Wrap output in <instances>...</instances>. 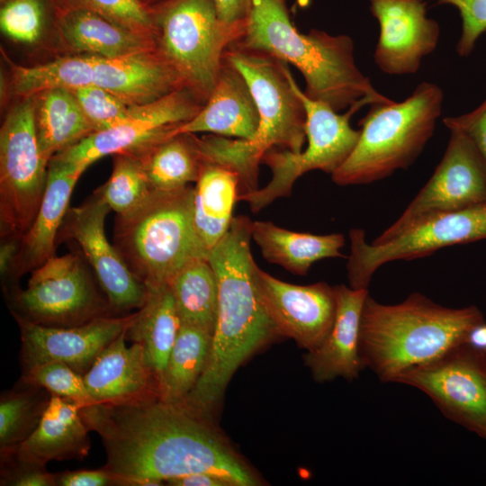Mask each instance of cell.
I'll use <instances>...</instances> for the list:
<instances>
[{
	"label": "cell",
	"instance_id": "obj_3",
	"mask_svg": "<svg viewBox=\"0 0 486 486\" xmlns=\"http://www.w3.org/2000/svg\"><path fill=\"white\" fill-rule=\"evenodd\" d=\"M234 42L294 66L305 80L303 93L336 112L366 98L377 103L391 100L377 92L356 66L349 36L316 29L300 32L285 0H252L244 32Z\"/></svg>",
	"mask_w": 486,
	"mask_h": 486
},
{
	"label": "cell",
	"instance_id": "obj_21",
	"mask_svg": "<svg viewBox=\"0 0 486 486\" xmlns=\"http://www.w3.org/2000/svg\"><path fill=\"white\" fill-rule=\"evenodd\" d=\"M93 85L128 106H140L184 87L158 49L117 58L94 56Z\"/></svg>",
	"mask_w": 486,
	"mask_h": 486
},
{
	"label": "cell",
	"instance_id": "obj_13",
	"mask_svg": "<svg viewBox=\"0 0 486 486\" xmlns=\"http://www.w3.org/2000/svg\"><path fill=\"white\" fill-rule=\"evenodd\" d=\"M203 104L191 90L180 88L153 103L131 107L130 115L118 124L92 132L52 158L87 168L108 155L141 153L175 135L176 128L195 116Z\"/></svg>",
	"mask_w": 486,
	"mask_h": 486
},
{
	"label": "cell",
	"instance_id": "obj_38",
	"mask_svg": "<svg viewBox=\"0 0 486 486\" xmlns=\"http://www.w3.org/2000/svg\"><path fill=\"white\" fill-rule=\"evenodd\" d=\"M70 91L94 131L111 128L126 119L130 113V106L122 103L110 92L94 85Z\"/></svg>",
	"mask_w": 486,
	"mask_h": 486
},
{
	"label": "cell",
	"instance_id": "obj_9",
	"mask_svg": "<svg viewBox=\"0 0 486 486\" xmlns=\"http://www.w3.org/2000/svg\"><path fill=\"white\" fill-rule=\"evenodd\" d=\"M157 29L158 51L184 87L205 104L225 50L244 30L222 22L213 0H170L159 14Z\"/></svg>",
	"mask_w": 486,
	"mask_h": 486
},
{
	"label": "cell",
	"instance_id": "obj_44",
	"mask_svg": "<svg viewBox=\"0 0 486 486\" xmlns=\"http://www.w3.org/2000/svg\"><path fill=\"white\" fill-rule=\"evenodd\" d=\"M60 486H108L123 485L121 479L107 468L99 470L67 471L56 474Z\"/></svg>",
	"mask_w": 486,
	"mask_h": 486
},
{
	"label": "cell",
	"instance_id": "obj_26",
	"mask_svg": "<svg viewBox=\"0 0 486 486\" xmlns=\"http://www.w3.org/2000/svg\"><path fill=\"white\" fill-rule=\"evenodd\" d=\"M194 186V223L204 247L210 250L226 234L239 196V176L230 167L204 161Z\"/></svg>",
	"mask_w": 486,
	"mask_h": 486
},
{
	"label": "cell",
	"instance_id": "obj_33",
	"mask_svg": "<svg viewBox=\"0 0 486 486\" xmlns=\"http://www.w3.org/2000/svg\"><path fill=\"white\" fill-rule=\"evenodd\" d=\"M181 324L213 334L218 313V283L208 258H196L167 284Z\"/></svg>",
	"mask_w": 486,
	"mask_h": 486
},
{
	"label": "cell",
	"instance_id": "obj_32",
	"mask_svg": "<svg viewBox=\"0 0 486 486\" xmlns=\"http://www.w3.org/2000/svg\"><path fill=\"white\" fill-rule=\"evenodd\" d=\"M213 334L197 327L181 324L158 382V398L183 402L196 385L207 364Z\"/></svg>",
	"mask_w": 486,
	"mask_h": 486
},
{
	"label": "cell",
	"instance_id": "obj_48",
	"mask_svg": "<svg viewBox=\"0 0 486 486\" xmlns=\"http://www.w3.org/2000/svg\"><path fill=\"white\" fill-rule=\"evenodd\" d=\"M466 343L486 355V321L475 326L471 330Z\"/></svg>",
	"mask_w": 486,
	"mask_h": 486
},
{
	"label": "cell",
	"instance_id": "obj_10",
	"mask_svg": "<svg viewBox=\"0 0 486 486\" xmlns=\"http://www.w3.org/2000/svg\"><path fill=\"white\" fill-rule=\"evenodd\" d=\"M33 97L10 110L0 131L1 233L17 240L34 220L48 178L50 161L39 146Z\"/></svg>",
	"mask_w": 486,
	"mask_h": 486
},
{
	"label": "cell",
	"instance_id": "obj_12",
	"mask_svg": "<svg viewBox=\"0 0 486 486\" xmlns=\"http://www.w3.org/2000/svg\"><path fill=\"white\" fill-rule=\"evenodd\" d=\"M32 272L26 289L15 296L19 313L14 316L70 327L106 315L110 305L98 294L77 255L52 256Z\"/></svg>",
	"mask_w": 486,
	"mask_h": 486
},
{
	"label": "cell",
	"instance_id": "obj_45",
	"mask_svg": "<svg viewBox=\"0 0 486 486\" xmlns=\"http://www.w3.org/2000/svg\"><path fill=\"white\" fill-rule=\"evenodd\" d=\"M219 18L229 26L245 30L252 0H213Z\"/></svg>",
	"mask_w": 486,
	"mask_h": 486
},
{
	"label": "cell",
	"instance_id": "obj_34",
	"mask_svg": "<svg viewBox=\"0 0 486 486\" xmlns=\"http://www.w3.org/2000/svg\"><path fill=\"white\" fill-rule=\"evenodd\" d=\"M94 56L65 57L34 67H15L14 92L23 97L35 96L48 90H73L93 85Z\"/></svg>",
	"mask_w": 486,
	"mask_h": 486
},
{
	"label": "cell",
	"instance_id": "obj_11",
	"mask_svg": "<svg viewBox=\"0 0 486 486\" xmlns=\"http://www.w3.org/2000/svg\"><path fill=\"white\" fill-rule=\"evenodd\" d=\"M349 286L367 289L386 263L425 257L446 247L486 239V203L427 218L381 244L367 243L361 229L349 230Z\"/></svg>",
	"mask_w": 486,
	"mask_h": 486
},
{
	"label": "cell",
	"instance_id": "obj_28",
	"mask_svg": "<svg viewBox=\"0 0 486 486\" xmlns=\"http://www.w3.org/2000/svg\"><path fill=\"white\" fill-rule=\"evenodd\" d=\"M144 304L127 330V338L142 346L146 362L158 383L181 326L169 285L148 287Z\"/></svg>",
	"mask_w": 486,
	"mask_h": 486
},
{
	"label": "cell",
	"instance_id": "obj_4",
	"mask_svg": "<svg viewBox=\"0 0 486 486\" xmlns=\"http://www.w3.org/2000/svg\"><path fill=\"white\" fill-rule=\"evenodd\" d=\"M484 321L474 305L447 308L418 292L387 305L368 294L360 320V357L382 382H395L466 343L471 330Z\"/></svg>",
	"mask_w": 486,
	"mask_h": 486
},
{
	"label": "cell",
	"instance_id": "obj_43",
	"mask_svg": "<svg viewBox=\"0 0 486 486\" xmlns=\"http://www.w3.org/2000/svg\"><path fill=\"white\" fill-rule=\"evenodd\" d=\"M448 130H456L472 142L486 164V99L473 111L443 119Z\"/></svg>",
	"mask_w": 486,
	"mask_h": 486
},
{
	"label": "cell",
	"instance_id": "obj_7",
	"mask_svg": "<svg viewBox=\"0 0 486 486\" xmlns=\"http://www.w3.org/2000/svg\"><path fill=\"white\" fill-rule=\"evenodd\" d=\"M114 246L147 288L166 284L191 261L208 258L194 223V187L153 191L135 210L117 215Z\"/></svg>",
	"mask_w": 486,
	"mask_h": 486
},
{
	"label": "cell",
	"instance_id": "obj_24",
	"mask_svg": "<svg viewBox=\"0 0 486 486\" xmlns=\"http://www.w3.org/2000/svg\"><path fill=\"white\" fill-rule=\"evenodd\" d=\"M86 168L52 158L49 162L44 194L27 232L19 240L13 270L32 271L54 256L55 242L67 212L73 189Z\"/></svg>",
	"mask_w": 486,
	"mask_h": 486
},
{
	"label": "cell",
	"instance_id": "obj_37",
	"mask_svg": "<svg viewBox=\"0 0 486 486\" xmlns=\"http://www.w3.org/2000/svg\"><path fill=\"white\" fill-rule=\"evenodd\" d=\"M22 382L48 391L51 395L69 399L82 407L88 404L84 375L58 361L37 364L24 370Z\"/></svg>",
	"mask_w": 486,
	"mask_h": 486
},
{
	"label": "cell",
	"instance_id": "obj_22",
	"mask_svg": "<svg viewBox=\"0 0 486 486\" xmlns=\"http://www.w3.org/2000/svg\"><path fill=\"white\" fill-rule=\"evenodd\" d=\"M336 315L332 328L315 349L303 356L317 382L338 377L352 381L364 368L359 354V328L367 289L335 285Z\"/></svg>",
	"mask_w": 486,
	"mask_h": 486
},
{
	"label": "cell",
	"instance_id": "obj_23",
	"mask_svg": "<svg viewBox=\"0 0 486 486\" xmlns=\"http://www.w3.org/2000/svg\"><path fill=\"white\" fill-rule=\"evenodd\" d=\"M258 126V110L245 77L223 58L206 103L195 116L176 128L175 135L207 132L251 140Z\"/></svg>",
	"mask_w": 486,
	"mask_h": 486
},
{
	"label": "cell",
	"instance_id": "obj_30",
	"mask_svg": "<svg viewBox=\"0 0 486 486\" xmlns=\"http://www.w3.org/2000/svg\"><path fill=\"white\" fill-rule=\"evenodd\" d=\"M37 95V138L41 154L49 161L94 132L70 90L52 89Z\"/></svg>",
	"mask_w": 486,
	"mask_h": 486
},
{
	"label": "cell",
	"instance_id": "obj_6",
	"mask_svg": "<svg viewBox=\"0 0 486 486\" xmlns=\"http://www.w3.org/2000/svg\"><path fill=\"white\" fill-rule=\"evenodd\" d=\"M444 94L421 82L402 102L375 103L358 122L360 136L346 160L331 175L338 185L365 184L409 167L432 137Z\"/></svg>",
	"mask_w": 486,
	"mask_h": 486
},
{
	"label": "cell",
	"instance_id": "obj_42",
	"mask_svg": "<svg viewBox=\"0 0 486 486\" xmlns=\"http://www.w3.org/2000/svg\"><path fill=\"white\" fill-rule=\"evenodd\" d=\"M14 458V463L2 468L1 485L12 486H53L57 485L56 474L49 472L44 465ZM3 455V454H1Z\"/></svg>",
	"mask_w": 486,
	"mask_h": 486
},
{
	"label": "cell",
	"instance_id": "obj_27",
	"mask_svg": "<svg viewBox=\"0 0 486 486\" xmlns=\"http://www.w3.org/2000/svg\"><path fill=\"white\" fill-rule=\"evenodd\" d=\"M251 237L263 257L294 274L304 275L311 265L325 258L344 257V235H315L291 231L271 221H252ZM346 257V256H345Z\"/></svg>",
	"mask_w": 486,
	"mask_h": 486
},
{
	"label": "cell",
	"instance_id": "obj_36",
	"mask_svg": "<svg viewBox=\"0 0 486 486\" xmlns=\"http://www.w3.org/2000/svg\"><path fill=\"white\" fill-rule=\"evenodd\" d=\"M153 192L136 155H115L108 181L94 193L117 215H125L140 206Z\"/></svg>",
	"mask_w": 486,
	"mask_h": 486
},
{
	"label": "cell",
	"instance_id": "obj_29",
	"mask_svg": "<svg viewBox=\"0 0 486 486\" xmlns=\"http://www.w3.org/2000/svg\"><path fill=\"white\" fill-rule=\"evenodd\" d=\"M60 27L65 41L86 55L117 58L158 49L155 38L130 31L84 7L69 11Z\"/></svg>",
	"mask_w": 486,
	"mask_h": 486
},
{
	"label": "cell",
	"instance_id": "obj_25",
	"mask_svg": "<svg viewBox=\"0 0 486 486\" xmlns=\"http://www.w3.org/2000/svg\"><path fill=\"white\" fill-rule=\"evenodd\" d=\"M81 408L75 400L51 395L35 430L7 454L44 466L50 461L83 460L91 442Z\"/></svg>",
	"mask_w": 486,
	"mask_h": 486
},
{
	"label": "cell",
	"instance_id": "obj_20",
	"mask_svg": "<svg viewBox=\"0 0 486 486\" xmlns=\"http://www.w3.org/2000/svg\"><path fill=\"white\" fill-rule=\"evenodd\" d=\"M127 330L108 345L84 374L88 404L118 405L158 397V381L139 343L126 345Z\"/></svg>",
	"mask_w": 486,
	"mask_h": 486
},
{
	"label": "cell",
	"instance_id": "obj_8",
	"mask_svg": "<svg viewBox=\"0 0 486 486\" xmlns=\"http://www.w3.org/2000/svg\"><path fill=\"white\" fill-rule=\"evenodd\" d=\"M289 78L305 109L308 146L299 153L273 148L263 155L261 162L272 172L270 182L238 198L247 202L255 213L275 199L289 196L295 181L303 174L320 170L332 175L352 153L360 136V130L350 125L351 117L363 106L375 103L366 98L338 113L327 104L309 98L291 72Z\"/></svg>",
	"mask_w": 486,
	"mask_h": 486
},
{
	"label": "cell",
	"instance_id": "obj_15",
	"mask_svg": "<svg viewBox=\"0 0 486 486\" xmlns=\"http://www.w3.org/2000/svg\"><path fill=\"white\" fill-rule=\"evenodd\" d=\"M395 382L426 393L448 418L486 439V355L464 343Z\"/></svg>",
	"mask_w": 486,
	"mask_h": 486
},
{
	"label": "cell",
	"instance_id": "obj_5",
	"mask_svg": "<svg viewBox=\"0 0 486 486\" xmlns=\"http://www.w3.org/2000/svg\"><path fill=\"white\" fill-rule=\"evenodd\" d=\"M223 58L245 77L258 110L259 126L251 140L222 137L218 155L238 174L242 190L253 192L259 188L258 166L268 149L302 150L306 112L290 82L286 62L236 42L228 47Z\"/></svg>",
	"mask_w": 486,
	"mask_h": 486
},
{
	"label": "cell",
	"instance_id": "obj_14",
	"mask_svg": "<svg viewBox=\"0 0 486 486\" xmlns=\"http://www.w3.org/2000/svg\"><path fill=\"white\" fill-rule=\"evenodd\" d=\"M449 130L447 147L429 180L373 244L387 241L436 214L486 203L485 162L466 135Z\"/></svg>",
	"mask_w": 486,
	"mask_h": 486
},
{
	"label": "cell",
	"instance_id": "obj_17",
	"mask_svg": "<svg viewBox=\"0 0 486 486\" xmlns=\"http://www.w3.org/2000/svg\"><path fill=\"white\" fill-rule=\"evenodd\" d=\"M255 276L261 301L277 335L293 339L307 351L319 346L334 323V286L325 282L308 285L289 284L257 265Z\"/></svg>",
	"mask_w": 486,
	"mask_h": 486
},
{
	"label": "cell",
	"instance_id": "obj_40",
	"mask_svg": "<svg viewBox=\"0 0 486 486\" xmlns=\"http://www.w3.org/2000/svg\"><path fill=\"white\" fill-rule=\"evenodd\" d=\"M103 17L134 32L154 38L158 29L139 0H80Z\"/></svg>",
	"mask_w": 486,
	"mask_h": 486
},
{
	"label": "cell",
	"instance_id": "obj_16",
	"mask_svg": "<svg viewBox=\"0 0 486 486\" xmlns=\"http://www.w3.org/2000/svg\"><path fill=\"white\" fill-rule=\"evenodd\" d=\"M110 207L96 194L82 205L68 209L62 224V236L75 240L92 266L110 308L125 311L140 309L148 289L112 245L104 230Z\"/></svg>",
	"mask_w": 486,
	"mask_h": 486
},
{
	"label": "cell",
	"instance_id": "obj_35",
	"mask_svg": "<svg viewBox=\"0 0 486 486\" xmlns=\"http://www.w3.org/2000/svg\"><path fill=\"white\" fill-rule=\"evenodd\" d=\"M26 384L27 389L14 390L1 396V454L13 452L29 437L40 423L51 397L48 396L50 394L48 391Z\"/></svg>",
	"mask_w": 486,
	"mask_h": 486
},
{
	"label": "cell",
	"instance_id": "obj_46",
	"mask_svg": "<svg viewBox=\"0 0 486 486\" xmlns=\"http://www.w3.org/2000/svg\"><path fill=\"white\" fill-rule=\"evenodd\" d=\"M171 486H232L231 483L219 476L197 472L168 480Z\"/></svg>",
	"mask_w": 486,
	"mask_h": 486
},
{
	"label": "cell",
	"instance_id": "obj_18",
	"mask_svg": "<svg viewBox=\"0 0 486 486\" xmlns=\"http://www.w3.org/2000/svg\"><path fill=\"white\" fill-rule=\"evenodd\" d=\"M136 312L124 316H101L70 326H45L16 318L22 338L23 369L58 361L85 374L99 354L132 323Z\"/></svg>",
	"mask_w": 486,
	"mask_h": 486
},
{
	"label": "cell",
	"instance_id": "obj_2",
	"mask_svg": "<svg viewBox=\"0 0 486 486\" xmlns=\"http://www.w3.org/2000/svg\"><path fill=\"white\" fill-rule=\"evenodd\" d=\"M251 223L247 216L233 217L208 255L218 283L217 320L205 369L183 402L210 418L238 368L278 336L256 286Z\"/></svg>",
	"mask_w": 486,
	"mask_h": 486
},
{
	"label": "cell",
	"instance_id": "obj_39",
	"mask_svg": "<svg viewBox=\"0 0 486 486\" xmlns=\"http://www.w3.org/2000/svg\"><path fill=\"white\" fill-rule=\"evenodd\" d=\"M44 9L40 0H11L0 12L2 32L19 42L32 43L40 36Z\"/></svg>",
	"mask_w": 486,
	"mask_h": 486
},
{
	"label": "cell",
	"instance_id": "obj_19",
	"mask_svg": "<svg viewBox=\"0 0 486 486\" xmlns=\"http://www.w3.org/2000/svg\"><path fill=\"white\" fill-rule=\"evenodd\" d=\"M380 27L374 59L392 76L416 73L436 48L440 28L427 16L424 0H369Z\"/></svg>",
	"mask_w": 486,
	"mask_h": 486
},
{
	"label": "cell",
	"instance_id": "obj_47",
	"mask_svg": "<svg viewBox=\"0 0 486 486\" xmlns=\"http://www.w3.org/2000/svg\"><path fill=\"white\" fill-rule=\"evenodd\" d=\"M19 240L8 238V241H5L0 249V271L1 274L5 275L13 269L16 256L19 249Z\"/></svg>",
	"mask_w": 486,
	"mask_h": 486
},
{
	"label": "cell",
	"instance_id": "obj_1",
	"mask_svg": "<svg viewBox=\"0 0 486 486\" xmlns=\"http://www.w3.org/2000/svg\"><path fill=\"white\" fill-rule=\"evenodd\" d=\"M89 430L101 437L105 468L123 485L158 486L170 479L206 472L232 486L261 482L212 419L158 397L135 402L82 407Z\"/></svg>",
	"mask_w": 486,
	"mask_h": 486
},
{
	"label": "cell",
	"instance_id": "obj_41",
	"mask_svg": "<svg viewBox=\"0 0 486 486\" xmlns=\"http://www.w3.org/2000/svg\"><path fill=\"white\" fill-rule=\"evenodd\" d=\"M455 6L462 18V33L456 44L461 57L469 56L479 37L486 32V0H436Z\"/></svg>",
	"mask_w": 486,
	"mask_h": 486
},
{
	"label": "cell",
	"instance_id": "obj_31",
	"mask_svg": "<svg viewBox=\"0 0 486 486\" xmlns=\"http://www.w3.org/2000/svg\"><path fill=\"white\" fill-rule=\"evenodd\" d=\"M136 156L153 191L178 190L196 182L204 164L194 133L173 135Z\"/></svg>",
	"mask_w": 486,
	"mask_h": 486
}]
</instances>
